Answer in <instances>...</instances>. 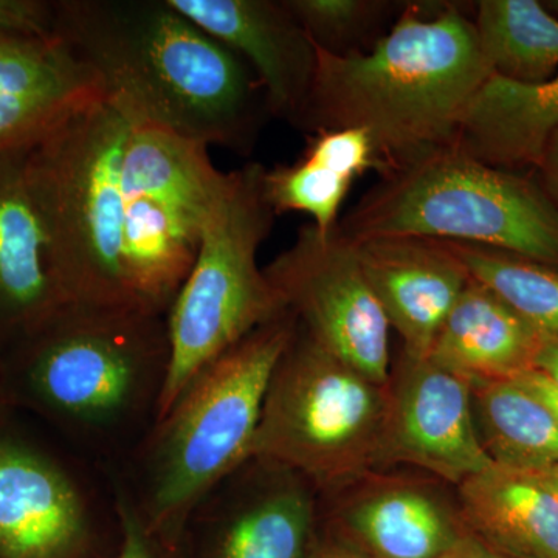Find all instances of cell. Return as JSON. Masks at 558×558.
Here are the masks:
<instances>
[{
	"instance_id": "4dcf8cb0",
	"label": "cell",
	"mask_w": 558,
	"mask_h": 558,
	"mask_svg": "<svg viewBox=\"0 0 558 558\" xmlns=\"http://www.w3.org/2000/svg\"><path fill=\"white\" fill-rule=\"evenodd\" d=\"M512 380L519 381L532 395L537 396L553 411L558 422V389L542 373L535 369L526 371V373L520 374L519 377Z\"/></svg>"
},
{
	"instance_id": "f1b7e54d",
	"label": "cell",
	"mask_w": 558,
	"mask_h": 558,
	"mask_svg": "<svg viewBox=\"0 0 558 558\" xmlns=\"http://www.w3.org/2000/svg\"><path fill=\"white\" fill-rule=\"evenodd\" d=\"M117 515H119L121 539L113 558H157L153 537L143 523L134 499L124 492L117 494Z\"/></svg>"
},
{
	"instance_id": "ba28073f",
	"label": "cell",
	"mask_w": 558,
	"mask_h": 558,
	"mask_svg": "<svg viewBox=\"0 0 558 558\" xmlns=\"http://www.w3.org/2000/svg\"><path fill=\"white\" fill-rule=\"evenodd\" d=\"M387 385L296 330L267 387L250 461L289 470L329 494L385 468Z\"/></svg>"
},
{
	"instance_id": "603a6c76",
	"label": "cell",
	"mask_w": 558,
	"mask_h": 558,
	"mask_svg": "<svg viewBox=\"0 0 558 558\" xmlns=\"http://www.w3.org/2000/svg\"><path fill=\"white\" fill-rule=\"evenodd\" d=\"M481 50L495 75L538 83L558 70V20L537 0H481L475 7Z\"/></svg>"
},
{
	"instance_id": "52a82bcc",
	"label": "cell",
	"mask_w": 558,
	"mask_h": 558,
	"mask_svg": "<svg viewBox=\"0 0 558 558\" xmlns=\"http://www.w3.org/2000/svg\"><path fill=\"white\" fill-rule=\"evenodd\" d=\"M264 171L260 163L230 171L205 223L196 260L167 314L170 363L156 421L209 363L289 312L256 260L277 218L264 196Z\"/></svg>"
},
{
	"instance_id": "8992f818",
	"label": "cell",
	"mask_w": 558,
	"mask_h": 558,
	"mask_svg": "<svg viewBox=\"0 0 558 558\" xmlns=\"http://www.w3.org/2000/svg\"><path fill=\"white\" fill-rule=\"evenodd\" d=\"M131 124L128 110L106 97L28 149L51 266L69 304L137 311L121 244V159Z\"/></svg>"
},
{
	"instance_id": "d6986e66",
	"label": "cell",
	"mask_w": 558,
	"mask_h": 558,
	"mask_svg": "<svg viewBox=\"0 0 558 558\" xmlns=\"http://www.w3.org/2000/svg\"><path fill=\"white\" fill-rule=\"evenodd\" d=\"M543 336L472 278L440 326L428 359L470 385L512 380L534 369Z\"/></svg>"
},
{
	"instance_id": "4fadbf2b",
	"label": "cell",
	"mask_w": 558,
	"mask_h": 558,
	"mask_svg": "<svg viewBox=\"0 0 558 558\" xmlns=\"http://www.w3.org/2000/svg\"><path fill=\"white\" fill-rule=\"evenodd\" d=\"M102 98L97 73L57 35L0 31V156L32 148Z\"/></svg>"
},
{
	"instance_id": "d6a6232c",
	"label": "cell",
	"mask_w": 558,
	"mask_h": 558,
	"mask_svg": "<svg viewBox=\"0 0 558 558\" xmlns=\"http://www.w3.org/2000/svg\"><path fill=\"white\" fill-rule=\"evenodd\" d=\"M534 369L542 373L558 389V339L543 336Z\"/></svg>"
},
{
	"instance_id": "7402d4cb",
	"label": "cell",
	"mask_w": 558,
	"mask_h": 558,
	"mask_svg": "<svg viewBox=\"0 0 558 558\" xmlns=\"http://www.w3.org/2000/svg\"><path fill=\"white\" fill-rule=\"evenodd\" d=\"M481 442L499 468L538 472L558 464V422L517 380L470 385Z\"/></svg>"
},
{
	"instance_id": "d590c367",
	"label": "cell",
	"mask_w": 558,
	"mask_h": 558,
	"mask_svg": "<svg viewBox=\"0 0 558 558\" xmlns=\"http://www.w3.org/2000/svg\"><path fill=\"white\" fill-rule=\"evenodd\" d=\"M543 7L549 11L553 16H556L558 20V0H549V2H542Z\"/></svg>"
},
{
	"instance_id": "7a4b0ae2",
	"label": "cell",
	"mask_w": 558,
	"mask_h": 558,
	"mask_svg": "<svg viewBox=\"0 0 558 558\" xmlns=\"http://www.w3.org/2000/svg\"><path fill=\"white\" fill-rule=\"evenodd\" d=\"M376 46L352 57L317 49L300 130L368 131L384 172L457 146L465 113L492 70L475 22L458 3H403ZM381 172V174H384Z\"/></svg>"
},
{
	"instance_id": "f546056e",
	"label": "cell",
	"mask_w": 558,
	"mask_h": 558,
	"mask_svg": "<svg viewBox=\"0 0 558 558\" xmlns=\"http://www.w3.org/2000/svg\"><path fill=\"white\" fill-rule=\"evenodd\" d=\"M538 172L539 185L558 209V131L549 140Z\"/></svg>"
},
{
	"instance_id": "e0dca14e",
	"label": "cell",
	"mask_w": 558,
	"mask_h": 558,
	"mask_svg": "<svg viewBox=\"0 0 558 558\" xmlns=\"http://www.w3.org/2000/svg\"><path fill=\"white\" fill-rule=\"evenodd\" d=\"M337 510L340 537L371 558H461L470 532L432 488L379 480L352 486Z\"/></svg>"
},
{
	"instance_id": "7c38bea8",
	"label": "cell",
	"mask_w": 558,
	"mask_h": 558,
	"mask_svg": "<svg viewBox=\"0 0 558 558\" xmlns=\"http://www.w3.org/2000/svg\"><path fill=\"white\" fill-rule=\"evenodd\" d=\"M168 2L240 54L258 76L270 116L300 130L317 72V47L284 0Z\"/></svg>"
},
{
	"instance_id": "2e32d148",
	"label": "cell",
	"mask_w": 558,
	"mask_h": 558,
	"mask_svg": "<svg viewBox=\"0 0 558 558\" xmlns=\"http://www.w3.org/2000/svg\"><path fill=\"white\" fill-rule=\"evenodd\" d=\"M28 149L0 156V347L35 336L69 304L51 266Z\"/></svg>"
},
{
	"instance_id": "9a60e30c",
	"label": "cell",
	"mask_w": 558,
	"mask_h": 558,
	"mask_svg": "<svg viewBox=\"0 0 558 558\" xmlns=\"http://www.w3.org/2000/svg\"><path fill=\"white\" fill-rule=\"evenodd\" d=\"M354 244L403 354L428 359L440 326L472 281L469 270L442 241L387 236Z\"/></svg>"
},
{
	"instance_id": "3957f363",
	"label": "cell",
	"mask_w": 558,
	"mask_h": 558,
	"mask_svg": "<svg viewBox=\"0 0 558 558\" xmlns=\"http://www.w3.org/2000/svg\"><path fill=\"white\" fill-rule=\"evenodd\" d=\"M14 351L25 399L81 438L110 446L146 417L154 425L170 363L165 315L68 304Z\"/></svg>"
},
{
	"instance_id": "e575fe53",
	"label": "cell",
	"mask_w": 558,
	"mask_h": 558,
	"mask_svg": "<svg viewBox=\"0 0 558 558\" xmlns=\"http://www.w3.org/2000/svg\"><path fill=\"white\" fill-rule=\"evenodd\" d=\"M461 558H508L499 556V554L494 553V550H490L486 548V546L481 545L478 539L473 538L472 535H470L468 545H465L464 550H462Z\"/></svg>"
},
{
	"instance_id": "5b68a950",
	"label": "cell",
	"mask_w": 558,
	"mask_h": 558,
	"mask_svg": "<svg viewBox=\"0 0 558 558\" xmlns=\"http://www.w3.org/2000/svg\"><path fill=\"white\" fill-rule=\"evenodd\" d=\"M337 230L352 242L414 236L486 245L558 267V209L539 182L458 145L380 174Z\"/></svg>"
},
{
	"instance_id": "cb8c5ba5",
	"label": "cell",
	"mask_w": 558,
	"mask_h": 558,
	"mask_svg": "<svg viewBox=\"0 0 558 558\" xmlns=\"http://www.w3.org/2000/svg\"><path fill=\"white\" fill-rule=\"evenodd\" d=\"M447 244L470 277L508 303L542 336L558 339V267L486 245Z\"/></svg>"
},
{
	"instance_id": "44dd1931",
	"label": "cell",
	"mask_w": 558,
	"mask_h": 558,
	"mask_svg": "<svg viewBox=\"0 0 558 558\" xmlns=\"http://www.w3.org/2000/svg\"><path fill=\"white\" fill-rule=\"evenodd\" d=\"M473 538L508 558H558V498L529 473L492 465L458 486Z\"/></svg>"
},
{
	"instance_id": "8fae6325",
	"label": "cell",
	"mask_w": 558,
	"mask_h": 558,
	"mask_svg": "<svg viewBox=\"0 0 558 558\" xmlns=\"http://www.w3.org/2000/svg\"><path fill=\"white\" fill-rule=\"evenodd\" d=\"M387 392L385 465H414L457 487L495 465L481 442L468 380L402 352Z\"/></svg>"
},
{
	"instance_id": "5bb4252c",
	"label": "cell",
	"mask_w": 558,
	"mask_h": 558,
	"mask_svg": "<svg viewBox=\"0 0 558 558\" xmlns=\"http://www.w3.org/2000/svg\"><path fill=\"white\" fill-rule=\"evenodd\" d=\"M89 535L72 476L31 444L0 436V558H78Z\"/></svg>"
},
{
	"instance_id": "ffe728a7",
	"label": "cell",
	"mask_w": 558,
	"mask_h": 558,
	"mask_svg": "<svg viewBox=\"0 0 558 558\" xmlns=\"http://www.w3.org/2000/svg\"><path fill=\"white\" fill-rule=\"evenodd\" d=\"M557 131L558 70L538 83L492 73L465 113L458 146L501 170H538Z\"/></svg>"
},
{
	"instance_id": "83f0119b",
	"label": "cell",
	"mask_w": 558,
	"mask_h": 558,
	"mask_svg": "<svg viewBox=\"0 0 558 558\" xmlns=\"http://www.w3.org/2000/svg\"><path fill=\"white\" fill-rule=\"evenodd\" d=\"M54 25V2L46 0H0V31L50 36Z\"/></svg>"
},
{
	"instance_id": "d4e9b609",
	"label": "cell",
	"mask_w": 558,
	"mask_h": 558,
	"mask_svg": "<svg viewBox=\"0 0 558 558\" xmlns=\"http://www.w3.org/2000/svg\"><path fill=\"white\" fill-rule=\"evenodd\" d=\"M314 46L332 57L365 53L395 24L402 7L387 0H284Z\"/></svg>"
},
{
	"instance_id": "9c48e42d",
	"label": "cell",
	"mask_w": 558,
	"mask_h": 558,
	"mask_svg": "<svg viewBox=\"0 0 558 558\" xmlns=\"http://www.w3.org/2000/svg\"><path fill=\"white\" fill-rule=\"evenodd\" d=\"M208 146L132 119L121 159V244L134 310L167 317L226 189Z\"/></svg>"
},
{
	"instance_id": "30bf717a",
	"label": "cell",
	"mask_w": 558,
	"mask_h": 558,
	"mask_svg": "<svg viewBox=\"0 0 558 558\" xmlns=\"http://www.w3.org/2000/svg\"><path fill=\"white\" fill-rule=\"evenodd\" d=\"M264 274L315 343L376 384H388L391 326L354 242L337 229L323 233L307 223Z\"/></svg>"
},
{
	"instance_id": "836d02e7",
	"label": "cell",
	"mask_w": 558,
	"mask_h": 558,
	"mask_svg": "<svg viewBox=\"0 0 558 558\" xmlns=\"http://www.w3.org/2000/svg\"><path fill=\"white\" fill-rule=\"evenodd\" d=\"M538 480L546 488H549L558 498V464L550 465L548 469L538 470V472H524Z\"/></svg>"
},
{
	"instance_id": "8d00e7d4",
	"label": "cell",
	"mask_w": 558,
	"mask_h": 558,
	"mask_svg": "<svg viewBox=\"0 0 558 558\" xmlns=\"http://www.w3.org/2000/svg\"><path fill=\"white\" fill-rule=\"evenodd\" d=\"M3 399H5V388H3V365L0 359V409H2Z\"/></svg>"
},
{
	"instance_id": "6da1fadb",
	"label": "cell",
	"mask_w": 558,
	"mask_h": 558,
	"mask_svg": "<svg viewBox=\"0 0 558 558\" xmlns=\"http://www.w3.org/2000/svg\"><path fill=\"white\" fill-rule=\"evenodd\" d=\"M53 33L135 121L248 154L270 116L247 62L168 0H58Z\"/></svg>"
},
{
	"instance_id": "484cf974",
	"label": "cell",
	"mask_w": 558,
	"mask_h": 558,
	"mask_svg": "<svg viewBox=\"0 0 558 558\" xmlns=\"http://www.w3.org/2000/svg\"><path fill=\"white\" fill-rule=\"evenodd\" d=\"M264 196L275 215L301 213L323 233L336 230L354 180L301 154L299 160L264 171Z\"/></svg>"
},
{
	"instance_id": "ac0fdd59",
	"label": "cell",
	"mask_w": 558,
	"mask_h": 558,
	"mask_svg": "<svg viewBox=\"0 0 558 558\" xmlns=\"http://www.w3.org/2000/svg\"><path fill=\"white\" fill-rule=\"evenodd\" d=\"M259 464L263 483L223 498L213 490L205 499L216 509L209 558H306L314 545L311 484L289 470Z\"/></svg>"
},
{
	"instance_id": "277c9868",
	"label": "cell",
	"mask_w": 558,
	"mask_h": 558,
	"mask_svg": "<svg viewBox=\"0 0 558 558\" xmlns=\"http://www.w3.org/2000/svg\"><path fill=\"white\" fill-rule=\"evenodd\" d=\"M295 330L290 312L256 329L154 422L135 502L150 537L179 538L208 495L247 464L267 387Z\"/></svg>"
},
{
	"instance_id": "4316f807",
	"label": "cell",
	"mask_w": 558,
	"mask_h": 558,
	"mask_svg": "<svg viewBox=\"0 0 558 558\" xmlns=\"http://www.w3.org/2000/svg\"><path fill=\"white\" fill-rule=\"evenodd\" d=\"M303 154L354 180L368 171L384 172L376 143L362 128L318 130L307 134Z\"/></svg>"
},
{
	"instance_id": "1f68e13d",
	"label": "cell",
	"mask_w": 558,
	"mask_h": 558,
	"mask_svg": "<svg viewBox=\"0 0 558 558\" xmlns=\"http://www.w3.org/2000/svg\"><path fill=\"white\" fill-rule=\"evenodd\" d=\"M306 558H371L347 539L339 537L314 542Z\"/></svg>"
}]
</instances>
